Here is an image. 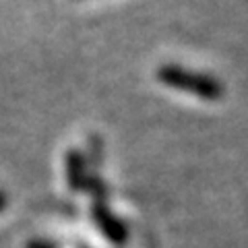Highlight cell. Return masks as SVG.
<instances>
[{"mask_svg":"<svg viewBox=\"0 0 248 248\" xmlns=\"http://www.w3.org/2000/svg\"><path fill=\"white\" fill-rule=\"evenodd\" d=\"M29 248H50V244L42 242V240H33V242H29Z\"/></svg>","mask_w":248,"mask_h":248,"instance_id":"277c9868","label":"cell"},{"mask_svg":"<svg viewBox=\"0 0 248 248\" xmlns=\"http://www.w3.org/2000/svg\"><path fill=\"white\" fill-rule=\"evenodd\" d=\"M157 79L172 89L192 93V95H199L205 99H217L221 95L219 81H215L207 75H201V73L186 71V68H180L176 64L161 66L157 71Z\"/></svg>","mask_w":248,"mask_h":248,"instance_id":"6da1fadb","label":"cell"},{"mask_svg":"<svg viewBox=\"0 0 248 248\" xmlns=\"http://www.w3.org/2000/svg\"><path fill=\"white\" fill-rule=\"evenodd\" d=\"M4 205H6V197H4V192H0V211L4 209Z\"/></svg>","mask_w":248,"mask_h":248,"instance_id":"5b68a950","label":"cell"},{"mask_svg":"<svg viewBox=\"0 0 248 248\" xmlns=\"http://www.w3.org/2000/svg\"><path fill=\"white\" fill-rule=\"evenodd\" d=\"M93 219H95L97 228L102 230V234L110 240L114 244H122L126 240L128 232H126V226L118 219L116 215H112L104 205H95L93 207Z\"/></svg>","mask_w":248,"mask_h":248,"instance_id":"7a4b0ae2","label":"cell"},{"mask_svg":"<svg viewBox=\"0 0 248 248\" xmlns=\"http://www.w3.org/2000/svg\"><path fill=\"white\" fill-rule=\"evenodd\" d=\"M66 178H68V186H71L73 190H81L87 180V176H85V159L81 153L77 151H71L66 155Z\"/></svg>","mask_w":248,"mask_h":248,"instance_id":"3957f363","label":"cell"}]
</instances>
